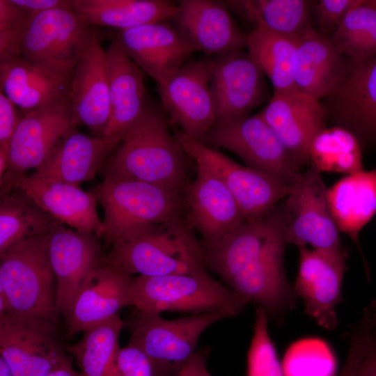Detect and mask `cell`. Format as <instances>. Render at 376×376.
I'll list each match as a JSON object with an SVG mask.
<instances>
[{"instance_id":"6da1fadb","label":"cell","mask_w":376,"mask_h":376,"mask_svg":"<svg viewBox=\"0 0 376 376\" xmlns=\"http://www.w3.org/2000/svg\"><path fill=\"white\" fill-rule=\"evenodd\" d=\"M279 205L215 242L200 243L207 270L248 304L262 307L269 318L283 324L296 306L297 296L284 267L288 243Z\"/></svg>"},{"instance_id":"7a4b0ae2","label":"cell","mask_w":376,"mask_h":376,"mask_svg":"<svg viewBox=\"0 0 376 376\" xmlns=\"http://www.w3.org/2000/svg\"><path fill=\"white\" fill-rule=\"evenodd\" d=\"M162 106L148 104L125 132L101 171L185 194L188 180L186 156ZM188 156V155H187Z\"/></svg>"},{"instance_id":"3957f363","label":"cell","mask_w":376,"mask_h":376,"mask_svg":"<svg viewBox=\"0 0 376 376\" xmlns=\"http://www.w3.org/2000/svg\"><path fill=\"white\" fill-rule=\"evenodd\" d=\"M194 230L189 217L134 227L111 244L104 264L132 276L208 271Z\"/></svg>"},{"instance_id":"277c9868","label":"cell","mask_w":376,"mask_h":376,"mask_svg":"<svg viewBox=\"0 0 376 376\" xmlns=\"http://www.w3.org/2000/svg\"><path fill=\"white\" fill-rule=\"evenodd\" d=\"M49 235L24 240L0 254V290L8 303L3 313L57 325L59 314L49 258Z\"/></svg>"},{"instance_id":"5b68a950","label":"cell","mask_w":376,"mask_h":376,"mask_svg":"<svg viewBox=\"0 0 376 376\" xmlns=\"http://www.w3.org/2000/svg\"><path fill=\"white\" fill-rule=\"evenodd\" d=\"M104 175L96 189L104 212L101 237L111 245L134 227L189 217L185 194L129 178Z\"/></svg>"},{"instance_id":"8992f818","label":"cell","mask_w":376,"mask_h":376,"mask_svg":"<svg viewBox=\"0 0 376 376\" xmlns=\"http://www.w3.org/2000/svg\"><path fill=\"white\" fill-rule=\"evenodd\" d=\"M132 306L162 313L226 311L236 316L248 303L205 271L194 274L139 275L131 286Z\"/></svg>"},{"instance_id":"52a82bcc","label":"cell","mask_w":376,"mask_h":376,"mask_svg":"<svg viewBox=\"0 0 376 376\" xmlns=\"http://www.w3.org/2000/svg\"><path fill=\"white\" fill-rule=\"evenodd\" d=\"M232 317L226 311H213L169 320L161 313L136 308L123 321L130 333L128 343L152 358L162 376H175L198 351L203 333L213 324Z\"/></svg>"},{"instance_id":"ba28073f","label":"cell","mask_w":376,"mask_h":376,"mask_svg":"<svg viewBox=\"0 0 376 376\" xmlns=\"http://www.w3.org/2000/svg\"><path fill=\"white\" fill-rule=\"evenodd\" d=\"M280 209L288 244L348 256L330 209L328 188L315 168L298 173Z\"/></svg>"},{"instance_id":"9c48e42d","label":"cell","mask_w":376,"mask_h":376,"mask_svg":"<svg viewBox=\"0 0 376 376\" xmlns=\"http://www.w3.org/2000/svg\"><path fill=\"white\" fill-rule=\"evenodd\" d=\"M95 26L86 24L70 5L33 15L24 30L21 56L72 78L89 46Z\"/></svg>"},{"instance_id":"30bf717a","label":"cell","mask_w":376,"mask_h":376,"mask_svg":"<svg viewBox=\"0 0 376 376\" xmlns=\"http://www.w3.org/2000/svg\"><path fill=\"white\" fill-rule=\"evenodd\" d=\"M201 143L233 152L246 166L290 188L301 171L260 113L217 122Z\"/></svg>"},{"instance_id":"8fae6325","label":"cell","mask_w":376,"mask_h":376,"mask_svg":"<svg viewBox=\"0 0 376 376\" xmlns=\"http://www.w3.org/2000/svg\"><path fill=\"white\" fill-rule=\"evenodd\" d=\"M22 115L9 143V166L0 179L1 196L10 194L14 180L26 171L43 167L61 143L77 130L68 98Z\"/></svg>"},{"instance_id":"7c38bea8","label":"cell","mask_w":376,"mask_h":376,"mask_svg":"<svg viewBox=\"0 0 376 376\" xmlns=\"http://www.w3.org/2000/svg\"><path fill=\"white\" fill-rule=\"evenodd\" d=\"M175 136L189 157L214 173L223 182L235 200L245 222L265 217L291 191V188L263 173L236 163L181 131Z\"/></svg>"},{"instance_id":"4fadbf2b","label":"cell","mask_w":376,"mask_h":376,"mask_svg":"<svg viewBox=\"0 0 376 376\" xmlns=\"http://www.w3.org/2000/svg\"><path fill=\"white\" fill-rule=\"evenodd\" d=\"M322 100L334 126L350 132L360 143L376 145V56H346L340 78Z\"/></svg>"},{"instance_id":"5bb4252c","label":"cell","mask_w":376,"mask_h":376,"mask_svg":"<svg viewBox=\"0 0 376 376\" xmlns=\"http://www.w3.org/2000/svg\"><path fill=\"white\" fill-rule=\"evenodd\" d=\"M213 66L214 60L187 61L157 86L169 123L199 142L217 122L210 88Z\"/></svg>"},{"instance_id":"9a60e30c","label":"cell","mask_w":376,"mask_h":376,"mask_svg":"<svg viewBox=\"0 0 376 376\" xmlns=\"http://www.w3.org/2000/svg\"><path fill=\"white\" fill-rule=\"evenodd\" d=\"M57 325L45 320L0 315V353L13 376H47L69 360Z\"/></svg>"},{"instance_id":"2e32d148","label":"cell","mask_w":376,"mask_h":376,"mask_svg":"<svg viewBox=\"0 0 376 376\" xmlns=\"http://www.w3.org/2000/svg\"><path fill=\"white\" fill-rule=\"evenodd\" d=\"M297 248L299 267L292 290L304 301L306 314L323 329L334 330L338 324L336 307L343 300L348 256L334 255L306 245Z\"/></svg>"},{"instance_id":"e0dca14e","label":"cell","mask_w":376,"mask_h":376,"mask_svg":"<svg viewBox=\"0 0 376 376\" xmlns=\"http://www.w3.org/2000/svg\"><path fill=\"white\" fill-rule=\"evenodd\" d=\"M95 234H87L57 223L49 235L48 252L56 279V305L64 317L89 276L104 265L103 253Z\"/></svg>"},{"instance_id":"ac0fdd59","label":"cell","mask_w":376,"mask_h":376,"mask_svg":"<svg viewBox=\"0 0 376 376\" xmlns=\"http://www.w3.org/2000/svg\"><path fill=\"white\" fill-rule=\"evenodd\" d=\"M113 38L157 86L198 52L167 20L118 30Z\"/></svg>"},{"instance_id":"d6986e66","label":"cell","mask_w":376,"mask_h":376,"mask_svg":"<svg viewBox=\"0 0 376 376\" xmlns=\"http://www.w3.org/2000/svg\"><path fill=\"white\" fill-rule=\"evenodd\" d=\"M260 115L301 169L310 166L309 148L327 126V113L320 100L297 91L274 93Z\"/></svg>"},{"instance_id":"ffe728a7","label":"cell","mask_w":376,"mask_h":376,"mask_svg":"<svg viewBox=\"0 0 376 376\" xmlns=\"http://www.w3.org/2000/svg\"><path fill=\"white\" fill-rule=\"evenodd\" d=\"M213 60L210 88L217 122L249 115L264 100L265 75L242 50Z\"/></svg>"},{"instance_id":"44dd1931","label":"cell","mask_w":376,"mask_h":376,"mask_svg":"<svg viewBox=\"0 0 376 376\" xmlns=\"http://www.w3.org/2000/svg\"><path fill=\"white\" fill-rule=\"evenodd\" d=\"M13 186L59 223L101 237L104 224L96 210L97 189L85 191L79 186L35 173L15 178Z\"/></svg>"},{"instance_id":"7402d4cb","label":"cell","mask_w":376,"mask_h":376,"mask_svg":"<svg viewBox=\"0 0 376 376\" xmlns=\"http://www.w3.org/2000/svg\"><path fill=\"white\" fill-rule=\"evenodd\" d=\"M171 20L198 52L219 56L246 47L244 34L226 3L212 0H182Z\"/></svg>"},{"instance_id":"603a6c76","label":"cell","mask_w":376,"mask_h":376,"mask_svg":"<svg viewBox=\"0 0 376 376\" xmlns=\"http://www.w3.org/2000/svg\"><path fill=\"white\" fill-rule=\"evenodd\" d=\"M69 105L73 119L102 136L111 115L107 52L96 29L77 63L70 82Z\"/></svg>"},{"instance_id":"cb8c5ba5","label":"cell","mask_w":376,"mask_h":376,"mask_svg":"<svg viewBox=\"0 0 376 376\" xmlns=\"http://www.w3.org/2000/svg\"><path fill=\"white\" fill-rule=\"evenodd\" d=\"M185 199L189 219L201 234V242H215L245 222L226 185L199 164L195 178L186 188Z\"/></svg>"},{"instance_id":"d4e9b609","label":"cell","mask_w":376,"mask_h":376,"mask_svg":"<svg viewBox=\"0 0 376 376\" xmlns=\"http://www.w3.org/2000/svg\"><path fill=\"white\" fill-rule=\"evenodd\" d=\"M132 279L133 276L104 264L95 269L84 282L63 317L68 338L118 315L124 307L132 306Z\"/></svg>"},{"instance_id":"484cf974","label":"cell","mask_w":376,"mask_h":376,"mask_svg":"<svg viewBox=\"0 0 376 376\" xmlns=\"http://www.w3.org/2000/svg\"><path fill=\"white\" fill-rule=\"evenodd\" d=\"M106 52L111 115L102 136H123L149 104L145 73L113 38Z\"/></svg>"},{"instance_id":"4316f807","label":"cell","mask_w":376,"mask_h":376,"mask_svg":"<svg viewBox=\"0 0 376 376\" xmlns=\"http://www.w3.org/2000/svg\"><path fill=\"white\" fill-rule=\"evenodd\" d=\"M71 79L22 56L0 63L1 91L22 114L68 98Z\"/></svg>"},{"instance_id":"83f0119b","label":"cell","mask_w":376,"mask_h":376,"mask_svg":"<svg viewBox=\"0 0 376 376\" xmlns=\"http://www.w3.org/2000/svg\"><path fill=\"white\" fill-rule=\"evenodd\" d=\"M123 137L89 136L75 130L61 143L45 165L33 173L79 186L101 170Z\"/></svg>"},{"instance_id":"f1b7e54d","label":"cell","mask_w":376,"mask_h":376,"mask_svg":"<svg viewBox=\"0 0 376 376\" xmlns=\"http://www.w3.org/2000/svg\"><path fill=\"white\" fill-rule=\"evenodd\" d=\"M346 61L331 40L313 27L296 39L293 78L296 91L320 100L334 87Z\"/></svg>"},{"instance_id":"f546056e","label":"cell","mask_w":376,"mask_h":376,"mask_svg":"<svg viewBox=\"0 0 376 376\" xmlns=\"http://www.w3.org/2000/svg\"><path fill=\"white\" fill-rule=\"evenodd\" d=\"M75 13L91 26L125 30L171 19L178 6L166 0H69Z\"/></svg>"},{"instance_id":"4dcf8cb0","label":"cell","mask_w":376,"mask_h":376,"mask_svg":"<svg viewBox=\"0 0 376 376\" xmlns=\"http://www.w3.org/2000/svg\"><path fill=\"white\" fill-rule=\"evenodd\" d=\"M330 209L340 232L359 244V233L376 212V168L347 175L328 189Z\"/></svg>"},{"instance_id":"1f68e13d","label":"cell","mask_w":376,"mask_h":376,"mask_svg":"<svg viewBox=\"0 0 376 376\" xmlns=\"http://www.w3.org/2000/svg\"><path fill=\"white\" fill-rule=\"evenodd\" d=\"M314 1L308 0L228 1L230 8L250 22L253 29H265L297 39L312 28Z\"/></svg>"},{"instance_id":"d6a6232c","label":"cell","mask_w":376,"mask_h":376,"mask_svg":"<svg viewBox=\"0 0 376 376\" xmlns=\"http://www.w3.org/2000/svg\"><path fill=\"white\" fill-rule=\"evenodd\" d=\"M124 321L114 315L85 329L80 340L65 347L81 376H115V359Z\"/></svg>"},{"instance_id":"836d02e7","label":"cell","mask_w":376,"mask_h":376,"mask_svg":"<svg viewBox=\"0 0 376 376\" xmlns=\"http://www.w3.org/2000/svg\"><path fill=\"white\" fill-rule=\"evenodd\" d=\"M248 54L271 81L274 93L296 91L293 78L296 39L265 29L247 35Z\"/></svg>"},{"instance_id":"e575fe53","label":"cell","mask_w":376,"mask_h":376,"mask_svg":"<svg viewBox=\"0 0 376 376\" xmlns=\"http://www.w3.org/2000/svg\"><path fill=\"white\" fill-rule=\"evenodd\" d=\"M57 223L20 191L1 196L0 254L24 240L49 234Z\"/></svg>"},{"instance_id":"d590c367","label":"cell","mask_w":376,"mask_h":376,"mask_svg":"<svg viewBox=\"0 0 376 376\" xmlns=\"http://www.w3.org/2000/svg\"><path fill=\"white\" fill-rule=\"evenodd\" d=\"M310 166L320 173L354 174L365 171L361 143L347 130L332 126L320 131L309 148Z\"/></svg>"},{"instance_id":"8d00e7d4","label":"cell","mask_w":376,"mask_h":376,"mask_svg":"<svg viewBox=\"0 0 376 376\" xmlns=\"http://www.w3.org/2000/svg\"><path fill=\"white\" fill-rule=\"evenodd\" d=\"M330 40L347 57L376 56V0H357Z\"/></svg>"},{"instance_id":"74e56055","label":"cell","mask_w":376,"mask_h":376,"mask_svg":"<svg viewBox=\"0 0 376 376\" xmlns=\"http://www.w3.org/2000/svg\"><path fill=\"white\" fill-rule=\"evenodd\" d=\"M282 366L284 376H332L335 360L325 343L310 338L292 345Z\"/></svg>"},{"instance_id":"f35d334b","label":"cell","mask_w":376,"mask_h":376,"mask_svg":"<svg viewBox=\"0 0 376 376\" xmlns=\"http://www.w3.org/2000/svg\"><path fill=\"white\" fill-rule=\"evenodd\" d=\"M269 316L260 306L255 312L253 334L247 352L246 376H284L268 331Z\"/></svg>"},{"instance_id":"ab89813d","label":"cell","mask_w":376,"mask_h":376,"mask_svg":"<svg viewBox=\"0 0 376 376\" xmlns=\"http://www.w3.org/2000/svg\"><path fill=\"white\" fill-rule=\"evenodd\" d=\"M32 16L11 0H0V63L21 56L22 36Z\"/></svg>"},{"instance_id":"60d3db41","label":"cell","mask_w":376,"mask_h":376,"mask_svg":"<svg viewBox=\"0 0 376 376\" xmlns=\"http://www.w3.org/2000/svg\"><path fill=\"white\" fill-rule=\"evenodd\" d=\"M359 336V353L354 376H376V315L363 311L357 324Z\"/></svg>"},{"instance_id":"b9f144b4","label":"cell","mask_w":376,"mask_h":376,"mask_svg":"<svg viewBox=\"0 0 376 376\" xmlns=\"http://www.w3.org/2000/svg\"><path fill=\"white\" fill-rule=\"evenodd\" d=\"M115 376H162V374L157 364L145 352L127 343L117 352Z\"/></svg>"},{"instance_id":"7bdbcfd3","label":"cell","mask_w":376,"mask_h":376,"mask_svg":"<svg viewBox=\"0 0 376 376\" xmlns=\"http://www.w3.org/2000/svg\"><path fill=\"white\" fill-rule=\"evenodd\" d=\"M357 0H320L314 1L313 10L318 24L317 30L330 39L341 24L347 12Z\"/></svg>"},{"instance_id":"ee69618b","label":"cell","mask_w":376,"mask_h":376,"mask_svg":"<svg viewBox=\"0 0 376 376\" xmlns=\"http://www.w3.org/2000/svg\"><path fill=\"white\" fill-rule=\"evenodd\" d=\"M18 109L0 92V147L8 149L9 143L22 116Z\"/></svg>"},{"instance_id":"f6af8a7d","label":"cell","mask_w":376,"mask_h":376,"mask_svg":"<svg viewBox=\"0 0 376 376\" xmlns=\"http://www.w3.org/2000/svg\"><path fill=\"white\" fill-rule=\"evenodd\" d=\"M209 354V347L198 350L175 376H207L206 361Z\"/></svg>"},{"instance_id":"bcb514c9","label":"cell","mask_w":376,"mask_h":376,"mask_svg":"<svg viewBox=\"0 0 376 376\" xmlns=\"http://www.w3.org/2000/svg\"><path fill=\"white\" fill-rule=\"evenodd\" d=\"M11 1L32 15L70 6L69 0H11Z\"/></svg>"},{"instance_id":"7dc6e473","label":"cell","mask_w":376,"mask_h":376,"mask_svg":"<svg viewBox=\"0 0 376 376\" xmlns=\"http://www.w3.org/2000/svg\"><path fill=\"white\" fill-rule=\"evenodd\" d=\"M359 351L358 343L356 341H350L345 363L337 376H354L358 362Z\"/></svg>"},{"instance_id":"c3c4849f","label":"cell","mask_w":376,"mask_h":376,"mask_svg":"<svg viewBox=\"0 0 376 376\" xmlns=\"http://www.w3.org/2000/svg\"><path fill=\"white\" fill-rule=\"evenodd\" d=\"M47 376H81L80 372L75 371L69 360L53 369Z\"/></svg>"},{"instance_id":"681fc988","label":"cell","mask_w":376,"mask_h":376,"mask_svg":"<svg viewBox=\"0 0 376 376\" xmlns=\"http://www.w3.org/2000/svg\"><path fill=\"white\" fill-rule=\"evenodd\" d=\"M9 166L8 149L0 147V179L3 178Z\"/></svg>"},{"instance_id":"f907efd6","label":"cell","mask_w":376,"mask_h":376,"mask_svg":"<svg viewBox=\"0 0 376 376\" xmlns=\"http://www.w3.org/2000/svg\"><path fill=\"white\" fill-rule=\"evenodd\" d=\"M0 376H13L9 366L1 357H0Z\"/></svg>"},{"instance_id":"816d5d0a","label":"cell","mask_w":376,"mask_h":376,"mask_svg":"<svg viewBox=\"0 0 376 376\" xmlns=\"http://www.w3.org/2000/svg\"><path fill=\"white\" fill-rule=\"evenodd\" d=\"M373 306L375 307V311H376V301H373Z\"/></svg>"},{"instance_id":"f5cc1de1","label":"cell","mask_w":376,"mask_h":376,"mask_svg":"<svg viewBox=\"0 0 376 376\" xmlns=\"http://www.w3.org/2000/svg\"><path fill=\"white\" fill-rule=\"evenodd\" d=\"M207 376H212L210 373L209 372V373L207 374Z\"/></svg>"}]
</instances>
